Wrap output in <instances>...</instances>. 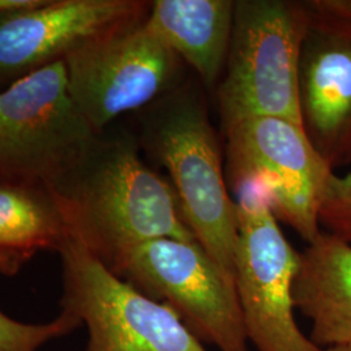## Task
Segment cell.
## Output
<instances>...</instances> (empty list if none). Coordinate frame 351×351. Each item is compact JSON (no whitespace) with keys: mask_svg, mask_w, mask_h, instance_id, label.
<instances>
[{"mask_svg":"<svg viewBox=\"0 0 351 351\" xmlns=\"http://www.w3.org/2000/svg\"><path fill=\"white\" fill-rule=\"evenodd\" d=\"M47 191L69 236L112 272L149 241L197 242L172 185L151 171L125 139L97 138L75 169Z\"/></svg>","mask_w":351,"mask_h":351,"instance_id":"6da1fadb","label":"cell"},{"mask_svg":"<svg viewBox=\"0 0 351 351\" xmlns=\"http://www.w3.org/2000/svg\"><path fill=\"white\" fill-rule=\"evenodd\" d=\"M307 23L306 1H236L219 86L224 126L251 117H281L302 125L298 68Z\"/></svg>","mask_w":351,"mask_h":351,"instance_id":"7a4b0ae2","label":"cell"},{"mask_svg":"<svg viewBox=\"0 0 351 351\" xmlns=\"http://www.w3.org/2000/svg\"><path fill=\"white\" fill-rule=\"evenodd\" d=\"M98 136L69 93L64 60L0 93V178L5 181L50 188L75 169Z\"/></svg>","mask_w":351,"mask_h":351,"instance_id":"3957f363","label":"cell"},{"mask_svg":"<svg viewBox=\"0 0 351 351\" xmlns=\"http://www.w3.org/2000/svg\"><path fill=\"white\" fill-rule=\"evenodd\" d=\"M237 191L234 285L249 343L256 351H323L295 319L301 252L282 233L265 189L245 184Z\"/></svg>","mask_w":351,"mask_h":351,"instance_id":"277c9868","label":"cell"},{"mask_svg":"<svg viewBox=\"0 0 351 351\" xmlns=\"http://www.w3.org/2000/svg\"><path fill=\"white\" fill-rule=\"evenodd\" d=\"M150 141L169 172L184 223L234 284L237 204L228 194L221 156L207 113L197 101H175L158 116Z\"/></svg>","mask_w":351,"mask_h":351,"instance_id":"5b68a950","label":"cell"},{"mask_svg":"<svg viewBox=\"0 0 351 351\" xmlns=\"http://www.w3.org/2000/svg\"><path fill=\"white\" fill-rule=\"evenodd\" d=\"M64 313L88 328L86 351H208L181 319L114 275L77 239L60 247Z\"/></svg>","mask_w":351,"mask_h":351,"instance_id":"8992f818","label":"cell"},{"mask_svg":"<svg viewBox=\"0 0 351 351\" xmlns=\"http://www.w3.org/2000/svg\"><path fill=\"white\" fill-rule=\"evenodd\" d=\"M169 307L198 337L219 351H250L234 284L197 242L149 241L113 272Z\"/></svg>","mask_w":351,"mask_h":351,"instance_id":"52a82bcc","label":"cell"},{"mask_svg":"<svg viewBox=\"0 0 351 351\" xmlns=\"http://www.w3.org/2000/svg\"><path fill=\"white\" fill-rule=\"evenodd\" d=\"M228 175L237 188L268 190L277 219L306 243L320 233L319 208L335 171L315 150L303 126L281 117H251L226 126Z\"/></svg>","mask_w":351,"mask_h":351,"instance_id":"ba28073f","label":"cell"},{"mask_svg":"<svg viewBox=\"0 0 351 351\" xmlns=\"http://www.w3.org/2000/svg\"><path fill=\"white\" fill-rule=\"evenodd\" d=\"M145 21L91 39L64 59L69 93L97 134L175 80L178 58Z\"/></svg>","mask_w":351,"mask_h":351,"instance_id":"9c48e42d","label":"cell"},{"mask_svg":"<svg viewBox=\"0 0 351 351\" xmlns=\"http://www.w3.org/2000/svg\"><path fill=\"white\" fill-rule=\"evenodd\" d=\"M306 4L298 68L302 126L335 171L351 163V13L339 0Z\"/></svg>","mask_w":351,"mask_h":351,"instance_id":"30bf717a","label":"cell"},{"mask_svg":"<svg viewBox=\"0 0 351 351\" xmlns=\"http://www.w3.org/2000/svg\"><path fill=\"white\" fill-rule=\"evenodd\" d=\"M138 0H45L0 19V75H25L64 60L88 40L146 20Z\"/></svg>","mask_w":351,"mask_h":351,"instance_id":"8fae6325","label":"cell"},{"mask_svg":"<svg viewBox=\"0 0 351 351\" xmlns=\"http://www.w3.org/2000/svg\"><path fill=\"white\" fill-rule=\"evenodd\" d=\"M294 303L322 348L351 343V245L326 232L300 255Z\"/></svg>","mask_w":351,"mask_h":351,"instance_id":"7c38bea8","label":"cell"},{"mask_svg":"<svg viewBox=\"0 0 351 351\" xmlns=\"http://www.w3.org/2000/svg\"><path fill=\"white\" fill-rule=\"evenodd\" d=\"M233 0H156L146 25L207 86L226 68L234 21Z\"/></svg>","mask_w":351,"mask_h":351,"instance_id":"4fadbf2b","label":"cell"},{"mask_svg":"<svg viewBox=\"0 0 351 351\" xmlns=\"http://www.w3.org/2000/svg\"><path fill=\"white\" fill-rule=\"evenodd\" d=\"M69 232L47 189L0 182V249L32 258L60 250Z\"/></svg>","mask_w":351,"mask_h":351,"instance_id":"5bb4252c","label":"cell"},{"mask_svg":"<svg viewBox=\"0 0 351 351\" xmlns=\"http://www.w3.org/2000/svg\"><path fill=\"white\" fill-rule=\"evenodd\" d=\"M80 326L78 319L64 311L52 322L29 324L0 310V351H37L47 342L63 337Z\"/></svg>","mask_w":351,"mask_h":351,"instance_id":"9a60e30c","label":"cell"},{"mask_svg":"<svg viewBox=\"0 0 351 351\" xmlns=\"http://www.w3.org/2000/svg\"><path fill=\"white\" fill-rule=\"evenodd\" d=\"M323 232L351 245V172L333 173L326 185L319 208Z\"/></svg>","mask_w":351,"mask_h":351,"instance_id":"2e32d148","label":"cell"},{"mask_svg":"<svg viewBox=\"0 0 351 351\" xmlns=\"http://www.w3.org/2000/svg\"><path fill=\"white\" fill-rule=\"evenodd\" d=\"M27 259L29 258L23 254L0 249V272L4 275H14Z\"/></svg>","mask_w":351,"mask_h":351,"instance_id":"e0dca14e","label":"cell"},{"mask_svg":"<svg viewBox=\"0 0 351 351\" xmlns=\"http://www.w3.org/2000/svg\"><path fill=\"white\" fill-rule=\"evenodd\" d=\"M45 0H0V19L12 13L38 7Z\"/></svg>","mask_w":351,"mask_h":351,"instance_id":"ac0fdd59","label":"cell"},{"mask_svg":"<svg viewBox=\"0 0 351 351\" xmlns=\"http://www.w3.org/2000/svg\"><path fill=\"white\" fill-rule=\"evenodd\" d=\"M323 351H351V343L348 345H339V346H332V348H326Z\"/></svg>","mask_w":351,"mask_h":351,"instance_id":"d6986e66","label":"cell"},{"mask_svg":"<svg viewBox=\"0 0 351 351\" xmlns=\"http://www.w3.org/2000/svg\"><path fill=\"white\" fill-rule=\"evenodd\" d=\"M339 3L348 12L351 13V0H339Z\"/></svg>","mask_w":351,"mask_h":351,"instance_id":"ffe728a7","label":"cell"}]
</instances>
